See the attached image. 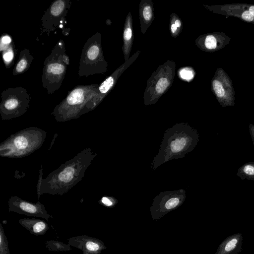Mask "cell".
I'll use <instances>...</instances> for the list:
<instances>
[{
	"instance_id": "12",
	"label": "cell",
	"mask_w": 254,
	"mask_h": 254,
	"mask_svg": "<svg viewBox=\"0 0 254 254\" xmlns=\"http://www.w3.org/2000/svg\"><path fill=\"white\" fill-rule=\"evenodd\" d=\"M83 91L80 88L73 90L67 98L68 105L74 106L79 104L83 101Z\"/></svg>"
},
{
	"instance_id": "15",
	"label": "cell",
	"mask_w": 254,
	"mask_h": 254,
	"mask_svg": "<svg viewBox=\"0 0 254 254\" xmlns=\"http://www.w3.org/2000/svg\"><path fill=\"white\" fill-rule=\"evenodd\" d=\"M64 3L63 0L56 1L51 6V12L54 16H58L64 10Z\"/></svg>"
},
{
	"instance_id": "2",
	"label": "cell",
	"mask_w": 254,
	"mask_h": 254,
	"mask_svg": "<svg viewBox=\"0 0 254 254\" xmlns=\"http://www.w3.org/2000/svg\"><path fill=\"white\" fill-rule=\"evenodd\" d=\"M196 129L188 123H178L167 129L158 153L154 157L150 167L155 170L173 159H180L193 150L198 141Z\"/></svg>"
},
{
	"instance_id": "7",
	"label": "cell",
	"mask_w": 254,
	"mask_h": 254,
	"mask_svg": "<svg viewBox=\"0 0 254 254\" xmlns=\"http://www.w3.org/2000/svg\"><path fill=\"white\" fill-rule=\"evenodd\" d=\"M201 48L205 51L213 52L224 48L227 45L230 38L222 32H214L203 35L200 38Z\"/></svg>"
},
{
	"instance_id": "10",
	"label": "cell",
	"mask_w": 254,
	"mask_h": 254,
	"mask_svg": "<svg viewBox=\"0 0 254 254\" xmlns=\"http://www.w3.org/2000/svg\"><path fill=\"white\" fill-rule=\"evenodd\" d=\"M45 245L49 251L52 252H66L71 250V247L69 244L58 241H47Z\"/></svg>"
},
{
	"instance_id": "27",
	"label": "cell",
	"mask_w": 254,
	"mask_h": 254,
	"mask_svg": "<svg viewBox=\"0 0 254 254\" xmlns=\"http://www.w3.org/2000/svg\"><path fill=\"white\" fill-rule=\"evenodd\" d=\"M178 27L174 24V23H172L171 25V31L173 34H176L178 30Z\"/></svg>"
},
{
	"instance_id": "8",
	"label": "cell",
	"mask_w": 254,
	"mask_h": 254,
	"mask_svg": "<svg viewBox=\"0 0 254 254\" xmlns=\"http://www.w3.org/2000/svg\"><path fill=\"white\" fill-rule=\"evenodd\" d=\"M243 236L240 233L225 239L219 246L215 254H238L242 250Z\"/></svg>"
},
{
	"instance_id": "18",
	"label": "cell",
	"mask_w": 254,
	"mask_h": 254,
	"mask_svg": "<svg viewBox=\"0 0 254 254\" xmlns=\"http://www.w3.org/2000/svg\"><path fill=\"white\" fill-rule=\"evenodd\" d=\"M114 79L112 76L107 78L99 87V90L102 93H105L113 86Z\"/></svg>"
},
{
	"instance_id": "24",
	"label": "cell",
	"mask_w": 254,
	"mask_h": 254,
	"mask_svg": "<svg viewBox=\"0 0 254 254\" xmlns=\"http://www.w3.org/2000/svg\"><path fill=\"white\" fill-rule=\"evenodd\" d=\"M13 58V54L11 52L6 53L3 55V59L6 62L10 61Z\"/></svg>"
},
{
	"instance_id": "9",
	"label": "cell",
	"mask_w": 254,
	"mask_h": 254,
	"mask_svg": "<svg viewBox=\"0 0 254 254\" xmlns=\"http://www.w3.org/2000/svg\"><path fill=\"white\" fill-rule=\"evenodd\" d=\"M19 224L35 236L44 235L49 229L48 224L38 218H24L18 220Z\"/></svg>"
},
{
	"instance_id": "5",
	"label": "cell",
	"mask_w": 254,
	"mask_h": 254,
	"mask_svg": "<svg viewBox=\"0 0 254 254\" xmlns=\"http://www.w3.org/2000/svg\"><path fill=\"white\" fill-rule=\"evenodd\" d=\"M8 210L27 216L40 217L48 220L53 216L48 214L44 204L24 200L17 196H11L8 200Z\"/></svg>"
},
{
	"instance_id": "21",
	"label": "cell",
	"mask_w": 254,
	"mask_h": 254,
	"mask_svg": "<svg viewBox=\"0 0 254 254\" xmlns=\"http://www.w3.org/2000/svg\"><path fill=\"white\" fill-rule=\"evenodd\" d=\"M99 53V48L95 45L91 46L87 52V56L90 60L95 59Z\"/></svg>"
},
{
	"instance_id": "17",
	"label": "cell",
	"mask_w": 254,
	"mask_h": 254,
	"mask_svg": "<svg viewBox=\"0 0 254 254\" xmlns=\"http://www.w3.org/2000/svg\"><path fill=\"white\" fill-rule=\"evenodd\" d=\"M194 73L190 68L186 67L182 69L180 71V77L186 80L189 81L193 79Z\"/></svg>"
},
{
	"instance_id": "11",
	"label": "cell",
	"mask_w": 254,
	"mask_h": 254,
	"mask_svg": "<svg viewBox=\"0 0 254 254\" xmlns=\"http://www.w3.org/2000/svg\"><path fill=\"white\" fill-rule=\"evenodd\" d=\"M238 176L242 179L254 181V163L246 164L240 168Z\"/></svg>"
},
{
	"instance_id": "6",
	"label": "cell",
	"mask_w": 254,
	"mask_h": 254,
	"mask_svg": "<svg viewBox=\"0 0 254 254\" xmlns=\"http://www.w3.org/2000/svg\"><path fill=\"white\" fill-rule=\"evenodd\" d=\"M67 241L70 246L80 250L82 254H100L104 248L102 241L87 235L72 237Z\"/></svg>"
},
{
	"instance_id": "1",
	"label": "cell",
	"mask_w": 254,
	"mask_h": 254,
	"mask_svg": "<svg viewBox=\"0 0 254 254\" xmlns=\"http://www.w3.org/2000/svg\"><path fill=\"white\" fill-rule=\"evenodd\" d=\"M97 155L91 148L84 149L45 179L42 178V166L37 186L38 199L43 194L62 196L67 192L82 179L86 170Z\"/></svg>"
},
{
	"instance_id": "26",
	"label": "cell",
	"mask_w": 254,
	"mask_h": 254,
	"mask_svg": "<svg viewBox=\"0 0 254 254\" xmlns=\"http://www.w3.org/2000/svg\"><path fill=\"white\" fill-rule=\"evenodd\" d=\"M11 42V39L8 36H4L1 39V42L4 44H9Z\"/></svg>"
},
{
	"instance_id": "4",
	"label": "cell",
	"mask_w": 254,
	"mask_h": 254,
	"mask_svg": "<svg viewBox=\"0 0 254 254\" xmlns=\"http://www.w3.org/2000/svg\"><path fill=\"white\" fill-rule=\"evenodd\" d=\"M212 90L223 107L234 104L235 93L232 82L223 69L218 68L211 81Z\"/></svg>"
},
{
	"instance_id": "23",
	"label": "cell",
	"mask_w": 254,
	"mask_h": 254,
	"mask_svg": "<svg viewBox=\"0 0 254 254\" xmlns=\"http://www.w3.org/2000/svg\"><path fill=\"white\" fill-rule=\"evenodd\" d=\"M101 202L104 205L107 206H110L113 204V202L111 200L110 198L107 197H102L101 200Z\"/></svg>"
},
{
	"instance_id": "13",
	"label": "cell",
	"mask_w": 254,
	"mask_h": 254,
	"mask_svg": "<svg viewBox=\"0 0 254 254\" xmlns=\"http://www.w3.org/2000/svg\"><path fill=\"white\" fill-rule=\"evenodd\" d=\"M140 10V19L145 24L150 23L153 18L152 6L149 4H145Z\"/></svg>"
},
{
	"instance_id": "28",
	"label": "cell",
	"mask_w": 254,
	"mask_h": 254,
	"mask_svg": "<svg viewBox=\"0 0 254 254\" xmlns=\"http://www.w3.org/2000/svg\"><path fill=\"white\" fill-rule=\"evenodd\" d=\"M174 23L178 27V28H180L181 27L182 22L179 19H176L174 21Z\"/></svg>"
},
{
	"instance_id": "25",
	"label": "cell",
	"mask_w": 254,
	"mask_h": 254,
	"mask_svg": "<svg viewBox=\"0 0 254 254\" xmlns=\"http://www.w3.org/2000/svg\"><path fill=\"white\" fill-rule=\"evenodd\" d=\"M249 128H250V134L251 135V136H252V138L253 139V143L254 145V126L252 124H250L249 126Z\"/></svg>"
},
{
	"instance_id": "14",
	"label": "cell",
	"mask_w": 254,
	"mask_h": 254,
	"mask_svg": "<svg viewBox=\"0 0 254 254\" xmlns=\"http://www.w3.org/2000/svg\"><path fill=\"white\" fill-rule=\"evenodd\" d=\"M0 254H10L8 242L1 223L0 224Z\"/></svg>"
},
{
	"instance_id": "19",
	"label": "cell",
	"mask_w": 254,
	"mask_h": 254,
	"mask_svg": "<svg viewBox=\"0 0 254 254\" xmlns=\"http://www.w3.org/2000/svg\"><path fill=\"white\" fill-rule=\"evenodd\" d=\"M64 70V66L57 63L52 64L49 65L47 68V71L48 72L53 74H60L63 72Z\"/></svg>"
},
{
	"instance_id": "20",
	"label": "cell",
	"mask_w": 254,
	"mask_h": 254,
	"mask_svg": "<svg viewBox=\"0 0 254 254\" xmlns=\"http://www.w3.org/2000/svg\"><path fill=\"white\" fill-rule=\"evenodd\" d=\"M238 16L245 21L254 23V16L248 9L244 10Z\"/></svg>"
},
{
	"instance_id": "29",
	"label": "cell",
	"mask_w": 254,
	"mask_h": 254,
	"mask_svg": "<svg viewBox=\"0 0 254 254\" xmlns=\"http://www.w3.org/2000/svg\"><path fill=\"white\" fill-rule=\"evenodd\" d=\"M248 9L254 16V5L249 6Z\"/></svg>"
},
{
	"instance_id": "22",
	"label": "cell",
	"mask_w": 254,
	"mask_h": 254,
	"mask_svg": "<svg viewBox=\"0 0 254 254\" xmlns=\"http://www.w3.org/2000/svg\"><path fill=\"white\" fill-rule=\"evenodd\" d=\"M27 65V62L24 59H22L20 61V62L18 63L16 66V70L18 72L22 71Z\"/></svg>"
},
{
	"instance_id": "3",
	"label": "cell",
	"mask_w": 254,
	"mask_h": 254,
	"mask_svg": "<svg viewBox=\"0 0 254 254\" xmlns=\"http://www.w3.org/2000/svg\"><path fill=\"white\" fill-rule=\"evenodd\" d=\"M46 134L45 130L37 127L23 129L0 144V156L10 158L26 157L41 147Z\"/></svg>"
},
{
	"instance_id": "16",
	"label": "cell",
	"mask_w": 254,
	"mask_h": 254,
	"mask_svg": "<svg viewBox=\"0 0 254 254\" xmlns=\"http://www.w3.org/2000/svg\"><path fill=\"white\" fill-rule=\"evenodd\" d=\"M132 31L131 26L129 24L126 25L124 31V41L125 48L129 47L130 41L132 39Z\"/></svg>"
}]
</instances>
